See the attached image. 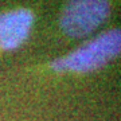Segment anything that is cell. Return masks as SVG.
<instances>
[{"label":"cell","mask_w":121,"mask_h":121,"mask_svg":"<svg viewBox=\"0 0 121 121\" xmlns=\"http://www.w3.org/2000/svg\"><path fill=\"white\" fill-rule=\"evenodd\" d=\"M121 54V28H112L90 39L67 55L50 63L56 73H90Z\"/></svg>","instance_id":"cell-1"},{"label":"cell","mask_w":121,"mask_h":121,"mask_svg":"<svg viewBox=\"0 0 121 121\" xmlns=\"http://www.w3.org/2000/svg\"><path fill=\"white\" fill-rule=\"evenodd\" d=\"M109 12L108 0H69L60 12L59 24L66 35L82 38L101 26Z\"/></svg>","instance_id":"cell-2"},{"label":"cell","mask_w":121,"mask_h":121,"mask_svg":"<svg viewBox=\"0 0 121 121\" xmlns=\"http://www.w3.org/2000/svg\"><path fill=\"white\" fill-rule=\"evenodd\" d=\"M34 23V13L27 8H15L0 13V48L12 51L27 40Z\"/></svg>","instance_id":"cell-3"}]
</instances>
